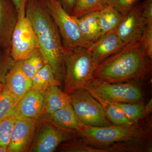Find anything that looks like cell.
Wrapping results in <instances>:
<instances>
[{
	"instance_id": "cell-1",
	"label": "cell",
	"mask_w": 152,
	"mask_h": 152,
	"mask_svg": "<svg viewBox=\"0 0 152 152\" xmlns=\"http://www.w3.org/2000/svg\"><path fill=\"white\" fill-rule=\"evenodd\" d=\"M26 16L31 22L47 63L51 67L56 78L61 81L65 69V49L45 0H27Z\"/></svg>"
},
{
	"instance_id": "cell-2",
	"label": "cell",
	"mask_w": 152,
	"mask_h": 152,
	"mask_svg": "<svg viewBox=\"0 0 152 152\" xmlns=\"http://www.w3.org/2000/svg\"><path fill=\"white\" fill-rule=\"evenodd\" d=\"M151 61L139 41L126 45L107 58L97 67L93 75L94 79L112 83L147 79L152 73Z\"/></svg>"
},
{
	"instance_id": "cell-3",
	"label": "cell",
	"mask_w": 152,
	"mask_h": 152,
	"mask_svg": "<svg viewBox=\"0 0 152 152\" xmlns=\"http://www.w3.org/2000/svg\"><path fill=\"white\" fill-rule=\"evenodd\" d=\"M150 133V130L137 123L130 126H86L83 130L77 131L76 136L92 146L106 151L107 148L115 144L148 138Z\"/></svg>"
},
{
	"instance_id": "cell-4",
	"label": "cell",
	"mask_w": 152,
	"mask_h": 152,
	"mask_svg": "<svg viewBox=\"0 0 152 152\" xmlns=\"http://www.w3.org/2000/svg\"><path fill=\"white\" fill-rule=\"evenodd\" d=\"M65 50L64 92L71 95L85 89L92 81L96 67L87 48L79 47Z\"/></svg>"
},
{
	"instance_id": "cell-5",
	"label": "cell",
	"mask_w": 152,
	"mask_h": 152,
	"mask_svg": "<svg viewBox=\"0 0 152 152\" xmlns=\"http://www.w3.org/2000/svg\"><path fill=\"white\" fill-rule=\"evenodd\" d=\"M85 89L97 100L111 103H143L142 92L135 84L112 83L94 79Z\"/></svg>"
},
{
	"instance_id": "cell-6",
	"label": "cell",
	"mask_w": 152,
	"mask_h": 152,
	"mask_svg": "<svg viewBox=\"0 0 152 152\" xmlns=\"http://www.w3.org/2000/svg\"><path fill=\"white\" fill-rule=\"evenodd\" d=\"M47 8L59 31L65 50L84 47L92 44L85 39L79 29L76 18L67 12L59 0H45Z\"/></svg>"
},
{
	"instance_id": "cell-7",
	"label": "cell",
	"mask_w": 152,
	"mask_h": 152,
	"mask_svg": "<svg viewBox=\"0 0 152 152\" xmlns=\"http://www.w3.org/2000/svg\"><path fill=\"white\" fill-rule=\"evenodd\" d=\"M71 104L80 121L84 124L93 127L113 125L107 119L102 105L85 89L71 94Z\"/></svg>"
},
{
	"instance_id": "cell-8",
	"label": "cell",
	"mask_w": 152,
	"mask_h": 152,
	"mask_svg": "<svg viewBox=\"0 0 152 152\" xmlns=\"http://www.w3.org/2000/svg\"><path fill=\"white\" fill-rule=\"evenodd\" d=\"M41 120L30 152L55 151L60 144L76 136L77 131L61 127L45 117Z\"/></svg>"
},
{
	"instance_id": "cell-9",
	"label": "cell",
	"mask_w": 152,
	"mask_h": 152,
	"mask_svg": "<svg viewBox=\"0 0 152 152\" xmlns=\"http://www.w3.org/2000/svg\"><path fill=\"white\" fill-rule=\"evenodd\" d=\"M39 49L29 20L26 17L18 19L10 46L11 56L15 61L24 60Z\"/></svg>"
},
{
	"instance_id": "cell-10",
	"label": "cell",
	"mask_w": 152,
	"mask_h": 152,
	"mask_svg": "<svg viewBox=\"0 0 152 152\" xmlns=\"http://www.w3.org/2000/svg\"><path fill=\"white\" fill-rule=\"evenodd\" d=\"M146 25L140 4H137L123 15L115 31L126 45L134 43L140 40Z\"/></svg>"
},
{
	"instance_id": "cell-11",
	"label": "cell",
	"mask_w": 152,
	"mask_h": 152,
	"mask_svg": "<svg viewBox=\"0 0 152 152\" xmlns=\"http://www.w3.org/2000/svg\"><path fill=\"white\" fill-rule=\"evenodd\" d=\"M38 120L31 118L17 119L11 133L8 152L29 151L34 142Z\"/></svg>"
},
{
	"instance_id": "cell-12",
	"label": "cell",
	"mask_w": 152,
	"mask_h": 152,
	"mask_svg": "<svg viewBox=\"0 0 152 152\" xmlns=\"http://www.w3.org/2000/svg\"><path fill=\"white\" fill-rule=\"evenodd\" d=\"M45 91L31 88L20 100L15 110L16 119L31 118L39 120L44 116Z\"/></svg>"
},
{
	"instance_id": "cell-13",
	"label": "cell",
	"mask_w": 152,
	"mask_h": 152,
	"mask_svg": "<svg viewBox=\"0 0 152 152\" xmlns=\"http://www.w3.org/2000/svg\"><path fill=\"white\" fill-rule=\"evenodd\" d=\"M116 31L101 36L89 48L96 69L107 58L115 53L126 45Z\"/></svg>"
},
{
	"instance_id": "cell-14",
	"label": "cell",
	"mask_w": 152,
	"mask_h": 152,
	"mask_svg": "<svg viewBox=\"0 0 152 152\" xmlns=\"http://www.w3.org/2000/svg\"><path fill=\"white\" fill-rule=\"evenodd\" d=\"M18 20L11 0H0V50L10 48L12 34Z\"/></svg>"
},
{
	"instance_id": "cell-15",
	"label": "cell",
	"mask_w": 152,
	"mask_h": 152,
	"mask_svg": "<svg viewBox=\"0 0 152 152\" xmlns=\"http://www.w3.org/2000/svg\"><path fill=\"white\" fill-rule=\"evenodd\" d=\"M5 87L13 95L20 100L31 88V80L25 74L22 61H16L5 77Z\"/></svg>"
},
{
	"instance_id": "cell-16",
	"label": "cell",
	"mask_w": 152,
	"mask_h": 152,
	"mask_svg": "<svg viewBox=\"0 0 152 152\" xmlns=\"http://www.w3.org/2000/svg\"><path fill=\"white\" fill-rule=\"evenodd\" d=\"M61 127L81 132L86 125L80 121L71 104L67 105L50 115L44 116Z\"/></svg>"
},
{
	"instance_id": "cell-17",
	"label": "cell",
	"mask_w": 152,
	"mask_h": 152,
	"mask_svg": "<svg viewBox=\"0 0 152 152\" xmlns=\"http://www.w3.org/2000/svg\"><path fill=\"white\" fill-rule=\"evenodd\" d=\"M71 102L70 95L64 92L58 86H50L45 91L44 116L51 115Z\"/></svg>"
},
{
	"instance_id": "cell-18",
	"label": "cell",
	"mask_w": 152,
	"mask_h": 152,
	"mask_svg": "<svg viewBox=\"0 0 152 152\" xmlns=\"http://www.w3.org/2000/svg\"><path fill=\"white\" fill-rule=\"evenodd\" d=\"M98 11L86 14L79 18H75L82 36L91 44L96 42L102 36L98 21Z\"/></svg>"
},
{
	"instance_id": "cell-19",
	"label": "cell",
	"mask_w": 152,
	"mask_h": 152,
	"mask_svg": "<svg viewBox=\"0 0 152 152\" xmlns=\"http://www.w3.org/2000/svg\"><path fill=\"white\" fill-rule=\"evenodd\" d=\"M123 15L111 6L106 5L98 11L97 18L102 36L115 31Z\"/></svg>"
},
{
	"instance_id": "cell-20",
	"label": "cell",
	"mask_w": 152,
	"mask_h": 152,
	"mask_svg": "<svg viewBox=\"0 0 152 152\" xmlns=\"http://www.w3.org/2000/svg\"><path fill=\"white\" fill-rule=\"evenodd\" d=\"M61 84V81L56 78L50 66L46 64L32 79L31 88L45 91L50 86Z\"/></svg>"
},
{
	"instance_id": "cell-21",
	"label": "cell",
	"mask_w": 152,
	"mask_h": 152,
	"mask_svg": "<svg viewBox=\"0 0 152 152\" xmlns=\"http://www.w3.org/2000/svg\"><path fill=\"white\" fill-rule=\"evenodd\" d=\"M22 61L23 70L31 80L41 68L48 64L40 49Z\"/></svg>"
},
{
	"instance_id": "cell-22",
	"label": "cell",
	"mask_w": 152,
	"mask_h": 152,
	"mask_svg": "<svg viewBox=\"0 0 152 152\" xmlns=\"http://www.w3.org/2000/svg\"><path fill=\"white\" fill-rule=\"evenodd\" d=\"M97 100L102 105L106 116L112 125L124 126H130L134 124L126 117L121 109L112 103L102 100Z\"/></svg>"
},
{
	"instance_id": "cell-23",
	"label": "cell",
	"mask_w": 152,
	"mask_h": 152,
	"mask_svg": "<svg viewBox=\"0 0 152 152\" xmlns=\"http://www.w3.org/2000/svg\"><path fill=\"white\" fill-rule=\"evenodd\" d=\"M56 150L62 152H107L105 150L89 145L76 136L60 144Z\"/></svg>"
},
{
	"instance_id": "cell-24",
	"label": "cell",
	"mask_w": 152,
	"mask_h": 152,
	"mask_svg": "<svg viewBox=\"0 0 152 152\" xmlns=\"http://www.w3.org/2000/svg\"><path fill=\"white\" fill-rule=\"evenodd\" d=\"M20 99L15 97L4 85L0 93V121L7 117L14 116Z\"/></svg>"
},
{
	"instance_id": "cell-25",
	"label": "cell",
	"mask_w": 152,
	"mask_h": 152,
	"mask_svg": "<svg viewBox=\"0 0 152 152\" xmlns=\"http://www.w3.org/2000/svg\"><path fill=\"white\" fill-rule=\"evenodd\" d=\"M121 109L126 117L134 124H137L147 116L145 105L141 103H112Z\"/></svg>"
},
{
	"instance_id": "cell-26",
	"label": "cell",
	"mask_w": 152,
	"mask_h": 152,
	"mask_svg": "<svg viewBox=\"0 0 152 152\" xmlns=\"http://www.w3.org/2000/svg\"><path fill=\"white\" fill-rule=\"evenodd\" d=\"M106 5L104 0H76L71 15L79 18L89 13L100 10Z\"/></svg>"
},
{
	"instance_id": "cell-27",
	"label": "cell",
	"mask_w": 152,
	"mask_h": 152,
	"mask_svg": "<svg viewBox=\"0 0 152 152\" xmlns=\"http://www.w3.org/2000/svg\"><path fill=\"white\" fill-rule=\"evenodd\" d=\"M15 62L11 56L10 48L0 50V83L4 85L6 76Z\"/></svg>"
},
{
	"instance_id": "cell-28",
	"label": "cell",
	"mask_w": 152,
	"mask_h": 152,
	"mask_svg": "<svg viewBox=\"0 0 152 152\" xmlns=\"http://www.w3.org/2000/svg\"><path fill=\"white\" fill-rule=\"evenodd\" d=\"M16 120L15 116H11L0 121V146H8L11 133Z\"/></svg>"
},
{
	"instance_id": "cell-29",
	"label": "cell",
	"mask_w": 152,
	"mask_h": 152,
	"mask_svg": "<svg viewBox=\"0 0 152 152\" xmlns=\"http://www.w3.org/2000/svg\"><path fill=\"white\" fill-rule=\"evenodd\" d=\"M140 0H104L106 5L111 6L123 15L137 4Z\"/></svg>"
},
{
	"instance_id": "cell-30",
	"label": "cell",
	"mask_w": 152,
	"mask_h": 152,
	"mask_svg": "<svg viewBox=\"0 0 152 152\" xmlns=\"http://www.w3.org/2000/svg\"><path fill=\"white\" fill-rule=\"evenodd\" d=\"M142 48L147 57L152 59V25H146L140 41Z\"/></svg>"
},
{
	"instance_id": "cell-31",
	"label": "cell",
	"mask_w": 152,
	"mask_h": 152,
	"mask_svg": "<svg viewBox=\"0 0 152 152\" xmlns=\"http://www.w3.org/2000/svg\"><path fill=\"white\" fill-rule=\"evenodd\" d=\"M140 6L142 15L146 25H152V0H144Z\"/></svg>"
},
{
	"instance_id": "cell-32",
	"label": "cell",
	"mask_w": 152,
	"mask_h": 152,
	"mask_svg": "<svg viewBox=\"0 0 152 152\" xmlns=\"http://www.w3.org/2000/svg\"><path fill=\"white\" fill-rule=\"evenodd\" d=\"M16 10L18 19L26 16V7L27 0H11Z\"/></svg>"
},
{
	"instance_id": "cell-33",
	"label": "cell",
	"mask_w": 152,
	"mask_h": 152,
	"mask_svg": "<svg viewBox=\"0 0 152 152\" xmlns=\"http://www.w3.org/2000/svg\"><path fill=\"white\" fill-rule=\"evenodd\" d=\"M64 8L69 14L72 13L73 10L76 0H59Z\"/></svg>"
},
{
	"instance_id": "cell-34",
	"label": "cell",
	"mask_w": 152,
	"mask_h": 152,
	"mask_svg": "<svg viewBox=\"0 0 152 152\" xmlns=\"http://www.w3.org/2000/svg\"><path fill=\"white\" fill-rule=\"evenodd\" d=\"M145 108L147 115L150 114L151 112L152 109V99H151L148 102V103L145 105Z\"/></svg>"
},
{
	"instance_id": "cell-35",
	"label": "cell",
	"mask_w": 152,
	"mask_h": 152,
	"mask_svg": "<svg viewBox=\"0 0 152 152\" xmlns=\"http://www.w3.org/2000/svg\"><path fill=\"white\" fill-rule=\"evenodd\" d=\"M7 152V147L0 146V152Z\"/></svg>"
},
{
	"instance_id": "cell-36",
	"label": "cell",
	"mask_w": 152,
	"mask_h": 152,
	"mask_svg": "<svg viewBox=\"0 0 152 152\" xmlns=\"http://www.w3.org/2000/svg\"><path fill=\"white\" fill-rule=\"evenodd\" d=\"M4 85L3 84L0 83V93L1 92L2 90H3L4 88Z\"/></svg>"
}]
</instances>
